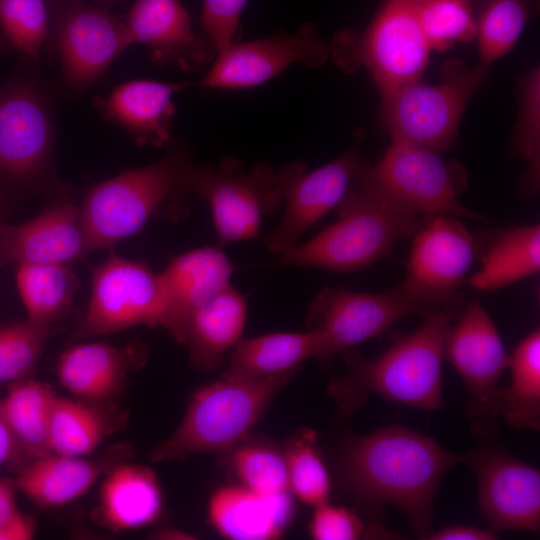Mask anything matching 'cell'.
I'll return each mask as SVG.
<instances>
[{"instance_id":"603a6c76","label":"cell","mask_w":540,"mask_h":540,"mask_svg":"<svg viewBox=\"0 0 540 540\" xmlns=\"http://www.w3.org/2000/svg\"><path fill=\"white\" fill-rule=\"evenodd\" d=\"M192 83L132 80L97 98L96 108L124 129L138 145L161 147L171 138L174 96Z\"/></svg>"},{"instance_id":"3957f363","label":"cell","mask_w":540,"mask_h":540,"mask_svg":"<svg viewBox=\"0 0 540 540\" xmlns=\"http://www.w3.org/2000/svg\"><path fill=\"white\" fill-rule=\"evenodd\" d=\"M336 210V222L279 254L267 267L360 270L389 253L398 241L413 237L424 224L422 216L377 186L364 162Z\"/></svg>"},{"instance_id":"d6a6232c","label":"cell","mask_w":540,"mask_h":540,"mask_svg":"<svg viewBox=\"0 0 540 540\" xmlns=\"http://www.w3.org/2000/svg\"><path fill=\"white\" fill-rule=\"evenodd\" d=\"M16 283L27 320L50 328L68 311L78 286L70 265L48 263L19 264Z\"/></svg>"},{"instance_id":"d4e9b609","label":"cell","mask_w":540,"mask_h":540,"mask_svg":"<svg viewBox=\"0 0 540 540\" xmlns=\"http://www.w3.org/2000/svg\"><path fill=\"white\" fill-rule=\"evenodd\" d=\"M162 508V492L152 469L124 460L103 476L95 518L105 528L124 532L154 522Z\"/></svg>"},{"instance_id":"83f0119b","label":"cell","mask_w":540,"mask_h":540,"mask_svg":"<svg viewBox=\"0 0 540 540\" xmlns=\"http://www.w3.org/2000/svg\"><path fill=\"white\" fill-rule=\"evenodd\" d=\"M319 335L306 332H275L241 339L227 354L222 375L238 378L267 377L296 372L306 360L320 357Z\"/></svg>"},{"instance_id":"7a4b0ae2","label":"cell","mask_w":540,"mask_h":540,"mask_svg":"<svg viewBox=\"0 0 540 540\" xmlns=\"http://www.w3.org/2000/svg\"><path fill=\"white\" fill-rule=\"evenodd\" d=\"M459 308L460 299L425 314L416 330L375 358L345 351L347 372L329 386L339 410L344 414L356 411L370 394L419 409H441L444 345Z\"/></svg>"},{"instance_id":"e0dca14e","label":"cell","mask_w":540,"mask_h":540,"mask_svg":"<svg viewBox=\"0 0 540 540\" xmlns=\"http://www.w3.org/2000/svg\"><path fill=\"white\" fill-rule=\"evenodd\" d=\"M461 462L477 475L479 507L493 529L539 530L538 469L489 449L469 451Z\"/></svg>"},{"instance_id":"277c9868","label":"cell","mask_w":540,"mask_h":540,"mask_svg":"<svg viewBox=\"0 0 540 540\" xmlns=\"http://www.w3.org/2000/svg\"><path fill=\"white\" fill-rule=\"evenodd\" d=\"M192 164L187 149L172 146L158 161L94 185L79 206L88 253L133 236L166 206L192 194Z\"/></svg>"},{"instance_id":"f1b7e54d","label":"cell","mask_w":540,"mask_h":540,"mask_svg":"<svg viewBox=\"0 0 540 540\" xmlns=\"http://www.w3.org/2000/svg\"><path fill=\"white\" fill-rule=\"evenodd\" d=\"M56 398L48 384L23 378L10 383L1 399L3 415L17 443L18 461L23 465L51 453L49 431Z\"/></svg>"},{"instance_id":"9c48e42d","label":"cell","mask_w":540,"mask_h":540,"mask_svg":"<svg viewBox=\"0 0 540 540\" xmlns=\"http://www.w3.org/2000/svg\"><path fill=\"white\" fill-rule=\"evenodd\" d=\"M367 171L385 194L422 217L484 220L458 200L467 182L462 165L444 160L438 152L391 141L384 156L367 165Z\"/></svg>"},{"instance_id":"ac0fdd59","label":"cell","mask_w":540,"mask_h":540,"mask_svg":"<svg viewBox=\"0 0 540 540\" xmlns=\"http://www.w3.org/2000/svg\"><path fill=\"white\" fill-rule=\"evenodd\" d=\"M131 44H143L152 61L185 72L207 70L217 50L196 33L179 0H135L124 20Z\"/></svg>"},{"instance_id":"4dcf8cb0","label":"cell","mask_w":540,"mask_h":540,"mask_svg":"<svg viewBox=\"0 0 540 540\" xmlns=\"http://www.w3.org/2000/svg\"><path fill=\"white\" fill-rule=\"evenodd\" d=\"M511 382L500 388L497 417L516 429L540 427V330L535 328L508 356Z\"/></svg>"},{"instance_id":"ffe728a7","label":"cell","mask_w":540,"mask_h":540,"mask_svg":"<svg viewBox=\"0 0 540 540\" xmlns=\"http://www.w3.org/2000/svg\"><path fill=\"white\" fill-rule=\"evenodd\" d=\"M88 254L80 208L59 196L34 218L0 224V265L9 262L70 265Z\"/></svg>"},{"instance_id":"52a82bcc","label":"cell","mask_w":540,"mask_h":540,"mask_svg":"<svg viewBox=\"0 0 540 540\" xmlns=\"http://www.w3.org/2000/svg\"><path fill=\"white\" fill-rule=\"evenodd\" d=\"M430 51L416 0H384L359 36L342 32L330 46L344 69L365 67L381 95L420 80Z\"/></svg>"},{"instance_id":"484cf974","label":"cell","mask_w":540,"mask_h":540,"mask_svg":"<svg viewBox=\"0 0 540 540\" xmlns=\"http://www.w3.org/2000/svg\"><path fill=\"white\" fill-rule=\"evenodd\" d=\"M247 319V298L231 284L191 316L183 344L197 369L210 371L219 366L242 339Z\"/></svg>"},{"instance_id":"2e32d148","label":"cell","mask_w":540,"mask_h":540,"mask_svg":"<svg viewBox=\"0 0 540 540\" xmlns=\"http://www.w3.org/2000/svg\"><path fill=\"white\" fill-rule=\"evenodd\" d=\"M456 318L446 336L444 359L469 391L468 410L474 426L485 432L498 418V382L508 366V356L496 326L477 301L469 302Z\"/></svg>"},{"instance_id":"d590c367","label":"cell","mask_w":540,"mask_h":540,"mask_svg":"<svg viewBox=\"0 0 540 540\" xmlns=\"http://www.w3.org/2000/svg\"><path fill=\"white\" fill-rule=\"evenodd\" d=\"M416 9L430 50L444 51L476 38L477 22L468 0H416Z\"/></svg>"},{"instance_id":"e575fe53","label":"cell","mask_w":540,"mask_h":540,"mask_svg":"<svg viewBox=\"0 0 540 540\" xmlns=\"http://www.w3.org/2000/svg\"><path fill=\"white\" fill-rule=\"evenodd\" d=\"M528 19L523 0H491L477 22L479 64L488 67L509 52Z\"/></svg>"},{"instance_id":"5b68a950","label":"cell","mask_w":540,"mask_h":540,"mask_svg":"<svg viewBox=\"0 0 540 540\" xmlns=\"http://www.w3.org/2000/svg\"><path fill=\"white\" fill-rule=\"evenodd\" d=\"M294 374L254 378L222 375L198 389L178 427L151 451L150 459L172 461L234 448Z\"/></svg>"},{"instance_id":"7c38bea8","label":"cell","mask_w":540,"mask_h":540,"mask_svg":"<svg viewBox=\"0 0 540 540\" xmlns=\"http://www.w3.org/2000/svg\"><path fill=\"white\" fill-rule=\"evenodd\" d=\"M429 313L395 285L381 293L324 287L309 304L307 321L320 338L319 359L377 337L399 320Z\"/></svg>"},{"instance_id":"8fae6325","label":"cell","mask_w":540,"mask_h":540,"mask_svg":"<svg viewBox=\"0 0 540 540\" xmlns=\"http://www.w3.org/2000/svg\"><path fill=\"white\" fill-rule=\"evenodd\" d=\"M165 308L159 273L111 252L93 271L78 335H106L137 325L162 327Z\"/></svg>"},{"instance_id":"ee69618b","label":"cell","mask_w":540,"mask_h":540,"mask_svg":"<svg viewBox=\"0 0 540 540\" xmlns=\"http://www.w3.org/2000/svg\"><path fill=\"white\" fill-rule=\"evenodd\" d=\"M34 533V521L22 513L0 526V540H29L33 538Z\"/></svg>"},{"instance_id":"5bb4252c","label":"cell","mask_w":540,"mask_h":540,"mask_svg":"<svg viewBox=\"0 0 540 540\" xmlns=\"http://www.w3.org/2000/svg\"><path fill=\"white\" fill-rule=\"evenodd\" d=\"M329 55L330 45L321 39L313 23L306 22L294 32L281 31L227 45L217 51L204 76L193 84L204 89L224 90L257 87L293 64L321 67Z\"/></svg>"},{"instance_id":"4316f807","label":"cell","mask_w":540,"mask_h":540,"mask_svg":"<svg viewBox=\"0 0 540 540\" xmlns=\"http://www.w3.org/2000/svg\"><path fill=\"white\" fill-rule=\"evenodd\" d=\"M131 352L102 342L75 345L58 359V380L75 399L105 405L124 384Z\"/></svg>"},{"instance_id":"44dd1931","label":"cell","mask_w":540,"mask_h":540,"mask_svg":"<svg viewBox=\"0 0 540 540\" xmlns=\"http://www.w3.org/2000/svg\"><path fill=\"white\" fill-rule=\"evenodd\" d=\"M234 272L222 247L203 246L175 257L159 273L164 297L163 326L183 343L193 313L228 286Z\"/></svg>"},{"instance_id":"60d3db41","label":"cell","mask_w":540,"mask_h":540,"mask_svg":"<svg viewBox=\"0 0 540 540\" xmlns=\"http://www.w3.org/2000/svg\"><path fill=\"white\" fill-rule=\"evenodd\" d=\"M248 0H202L200 25L217 51L237 41L240 20Z\"/></svg>"},{"instance_id":"f546056e","label":"cell","mask_w":540,"mask_h":540,"mask_svg":"<svg viewBox=\"0 0 540 540\" xmlns=\"http://www.w3.org/2000/svg\"><path fill=\"white\" fill-rule=\"evenodd\" d=\"M540 270V226L512 227L496 233L482 251L481 267L467 278L481 291H494Z\"/></svg>"},{"instance_id":"7bdbcfd3","label":"cell","mask_w":540,"mask_h":540,"mask_svg":"<svg viewBox=\"0 0 540 540\" xmlns=\"http://www.w3.org/2000/svg\"><path fill=\"white\" fill-rule=\"evenodd\" d=\"M496 534L492 530H484L474 526H451L430 533V540H493Z\"/></svg>"},{"instance_id":"9a60e30c","label":"cell","mask_w":540,"mask_h":540,"mask_svg":"<svg viewBox=\"0 0 540 540\" xmlns=\"http://www.w3.org/2000/svg\"><path fill=\"white\" fill-rule=\"evenodd\" d=\"M53 36L68 88L99 79L131 44L124 20L89 0H55Z\"/></svg>"},{"instance_id":"b9f144b4","label":"cell","mask_w":540,"mask_h":540,"mask_svg":"<svg viewBox=\"0 0 540 540\" xmlns=\"http://www.w3.org/2000/svg\"><path fill=\"white\" fill-rule=\"evenodd\" d=\"M364 531L362 521L344 507L325 502L315 506L310 534L316 540H354Z\"/></svg>"},{"instance_id":"6da1fadb","label":"cell","mask_w":540,"mask_h":540,"mask_svg":"<svg viewBox=\"0 0 540 540\" xmlns=\"http://www.w3.org/2000/svg\"><path fill=\"white\" fill-rule=\"evenodd\" d=\"M461 462L431 438L401 425L382 427L347 443L339 460L346 490L369 503H389L418 536L431 533L433 503L445 473Z\"/></svg>"},{"instance_id":"c3c4849f","label":"cell","mask_w":540,"mask_h":540,"mask_svg":"<svg viewBox=\"0 0 540 540\" xmlns=\"http://www.w3.org/2000/svg\"><path fill=\"white\" fill-rule=\"evenodd\" d=\"M91 1L92 3H95L99 6H102L104 8H108V7H111V6H115L119 3H121L122 1L124 0H89Z\"/></svg>"},{"instance_id":"cb8c5ba5","label":"cell","mask_w":540,"mask_h":540,"mask_svg":"<svg viewBox=\"0 0 540 540\" xmlns=\"http://www.w3.org/2000/svg\"><path fill=\"white\" fill-rule=\"evenodd\" d=\"M293 512L288 491L264 494L244 485L222 487L208 504L213 527L233 540H272L286 528Z\"/></svg>"},{"instance_id":"30bf717a","label":"cell","mask_w":540,"mask_h":540,"mask_svg":"<svg viewBox=\"0 0 540 540\" xmlns=\"http://www.w3.org/2000/svg\"><path fill=\"white\" fill-rule=\"evenodd\" d=\"M54 128L47 100L31 80L0 89V183L34 189L52 173Z\"/></svg>"},{"instance_id":"ab89813d","label":"cell","mask_w":540,"mask_h":540,"mask_svg":"<svg viewBox=\"0 0 540 540\" xmlns=\"http://www.w3.org/2000/svg\"><path fill=\"white\" fill-rule=\"evenodd\" d=\"M233 468L242 485L264 494L288 489L285 455L265 444L235 446L232 454Z\"/></svg>"},{"instance_id":"7402d4cb","label":"cell","mask_w":540,"mask_h":540,"mask_svg":"<svg viewBox=\"0 0 540 540\" xmlns=\"http://www.w3.org/2000/svg\"><path fill=\"white\" fill-rule=\"evenodd\" d=\"M129 447L115 445L97 458L48 453L19 468L13 480L35 505L53 508L66 505L85 495L118 462Z\"/></svg>"},{"instance_id":"f6af8a7d","label":"cell","mask_w":540,"mask_h":540,"mask_svg":"<svg viewBox=\"0 0 540 540\" xmlns=\"http://www.w3.org/2000/svg\"><path fill=\"white\" fill-rule=\"evenodd\" d=\"M15 488L13 481L0 478V526L21 514L17 508Z\"/></svg>"},{"instance_id":"7dc6e473","label":"cell","mask_w":540,"mask_h":540,"mask_svg":"<svg viewBox=\"0 0 540 540\" xmlns=\"http://www.w3.org/2000/svg\"><path fill=\"white\" fill-rule=\"evenodd\" d=\"M155 538L157 539H190L191 537L179 530L176 529H164L159 532H156Z\"/></svg>"},{"instance_id":"d6986e66","label":"cell","mask_w":540,"mask_h":540,"mask_svg":"<svg viewBox=\"0 0 540 540\" xmlns=\"http://www.w3.org/2000/svg\"><path fill=\"white\" fill-rule=\"evenodd\" d=\"M362 164L359 149L353 146L332 161L303 172L288 189L283 215L265 237V248L279 255L298 244L308 229L337 207Z\"/></svg>"},{"instance_id":"8992f818","label":"cell","mask_w":540,"mask_h":540,"mask_svg":"<svg viewBox=\"0 0 540 540\" xmlns=\"http://www.w3.org/2000/svg\"><path fill=\"white\" fill-rule=\"evenodd\" d=\"M305 171L301 161L245 169L237 158L227 156L216 165L193 163L188 184L192 194L208 203L217 245L223 247L256 239L263 219L283 205L288 189Z\"/></svg>"},{"instance_id":"74e56055","label":"cell","mask_w":540,"mask_h":540,"mask_svg":"<svg viewBox=\"0 0 540 540\" xmlns=\"http://www.w3.org/2000/svg\"><path fill=\"white\" fill-rule=\"evenodd\" d=\"M51 328L28 320L0 327V384L26 378L39 361Z\"/></svg>"},{"instance_id":"f35d334b","label":"cell","mask_w":540,"mask_h":540,"mask_svg":"<svg viewBox=\"0 0 540 540\" xmlns=\"http://www.w3.org/2000/svg\"><path fill=\"white\" fill-rule=\"evenodd\" d=\"M0 27L23 56L37 61L50 29L45 0H0Z\"/></svg>"},{"instance_id":"4fadbf2b","label":"cell","mask_w":540,"mask_h":540,"mask_svg":"<svg viewBox=\"0 0 540 540\" xmlns=\"http://www.w3.org/2000/svg\"><path fill=\"white\" fill-rule=\"evenodd\" d=\"M403 291L428 312L459 300L458 288L477 254V244L455 217L428 218L414 234Z\"/></svg>"},{"instance_id":"836d02e7","label":"cell","mask_w":540,"mask_h":540,"mask_svg":"<svg viewBox=\"0 0 540 540\" xmlns=\"http://www.w3.org/2000/svg\"><path fill=\"white\" fill-rule=\"evenodd\" d=\"M519 117L513 149L524 158L527 168L521 190L532 197L540 186V70L534 67L521 77L519 85Z\"/></svg>"},{"instance_id":"8d00e7d4","label":"cell","mask_w":540,"mask_h":540,"mask_svg":"<svg viewBox=\"0 0 540 540\" xmlns=\"http://www.w3.org/2000/svg\"><path fill=\"white\" fill-rule=\"evenodd\" d=\"M284 455L288 489L302 502L314 507L328 502L330 477L314 433H302L290 443Z\"/></svg>"},{"instance_id":"bcb514c9","label":"cell","mask_w":540,"mask_h":540,"mask_svg":"<svg viewBox=\"0 0 540 540\" xmlns=\"http://www.w3.org/2000/svg\"><path fill=\"white\" fill-rule=\"evenodd\" d=\"M18 462V447L3 415L0 399V467Z\"/></svg>"},{"instance_id":"ba28073f","label":"cell","mask_w":540,"mask_h":540,"mask_svg":"<svg viewBox=\"0 0 540 540\" xmlns=\"http://www.w3.org/2000/svg\"><path fill=\"white\" fill-rule=\"evenodd\" d=\"M486 70L478 64L438 85L418 80L382 95L381 116L392 141L438 153L450 148L461 115Z\"/></svg>"},{"instance_id":"1f68e13d","label":"cell","mask_w":540,"mask_h":540,"mask_svg":"<svg viewBox=\"0 0 540 540\" xmlns=\"http://www.w3.org/2000/svg\"><path fill=\"white\" fill-rule=\"evenodd\" d=\"M119 424V416L104 405L57 396L50 423V450L68 456H88Z\"/></svg>"}]
</instances>
